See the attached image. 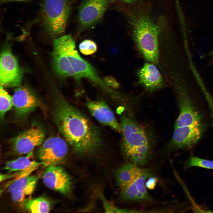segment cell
Returning <instances> with one entry per match:
<instances>
[{"label":"cell","mask_w":213,"mask_h":213,"mask_svg":"<svg viewBox=\"0 0 213 213\" xmlns=\"http://www.w3.org/2000/svg\"><path fill=\"white\" fill-rule=\"evenodd\" d=\"M54 117L59 132L76 153L89 156L99 149L102 141L98 128L82 112L63 98L55 102Z\"/></svg>","instance_id":"1"},{"label":"cell","mask_w":213,"mask_h":213,"mask_svg":"<svg viewBox=\"0 0 213 213\" xmlns=\"http://www.w3.org/2000/svg\"><path fill=\"white\" fill-rule=\"evenodd\" d=\"M149 6H136L128 12V22L138 49L148 62L159 63V39L168 26L164 15L155 14Z\"/></svg>","instance_id":"2"},{"label":"cell","mask_w":213,"mask_h":213,"mask_svg":"<svg viewBox=\"0 0 213 213\" xmlns=\"http://www.w3.org/2000/svg\"><path fill=\"white\" fill-rule=\"evenodd\" d=\"M53 66L59 75L78 80H90L106 93L111 89L105 83L93 67L79 55L71 35H64L54 39L52 54Z\"/></svg>","instance_id":"3"},{"label":"cell","mask_w":213,"mask_h":213,"mask_svg":"<svg viewBox=\"0 0 213 213\" xmlns=\"http://www.w3.org/2000/svg\"><path fill=\"white\" fill-rule=\"evenodd\" d=\"M70 11L69 0H42L39 14L41 26L50 36H58L65 31Z\"/></svg>","instance_id":"4"},{"label":"cell","mask_w":213,"mask_h":213,"mask_svg":"<svg viewBox=\"0 0 213 213\" xmlns=\"http://www.w3.org/2000/svg\"><path fill=\"white\" fill-rule=\"evenodd\" d=\"M120 125L122 135L121 150L126 157L141 150L151 149V145L144 129L129 116L121 115Z\"/></svg>","instance_id":"5"},{"label":"cell","mask_w":213,"mask_h":213,"mask_svg":"<svg viewBox=\"0 0 213 213\" xmlns=\"http://www.w3.org/2000/svg\"><path fill=\"white\" fill-rule=\"evenodd\" d=\"M206 128V125L203 122L174 128L172 136L168 143V149L173 151L191 148L201 139Z\"/></svg>","instance_id":"6"},{"label":"cell","mask_w":213,"mask_h":213,"mask_svg":"<svg viewBox=\"0 0 213 213\" xmlns=\"http://www.w3.org/2000/svg\"><path fill=\"white\" fill-rule=\"evenodd\" d=\"M66 141L58 137L47 139L38 151L39 159L44 167L60 165L65 159L68 152Z\"/></svg>","instance_id":"7"},{"label":"cell","mask_w":213,"mask_h":213,"mask_svg":"<svg viewBox=\"0 0 213 213\" xmlns=\"http://www.w3.org/2000/svg\"><path fill=\"white\" fill-rule=\"evenodd\" d=\"M177 92L180 113L175 122L174 128L202 122V116L196 108L187 90L178 87Z\"/></svg>","instance_id":"8"},{"label":"cell","mask_w":213,"mask_h":213,"mask_svg":"<svg viewBox=\"0 0 213 213\" xmlns=\"http://www.w3.org/2000/svg\"><path fill=\"white\" fill-rule=\"evenodd\" d=\"M22 77V71L16 57L9 49H5L0 56V86L18 87L21 84Z\"/></svg>","instance_id":"9"},{"label":"cell","mask_w":213,"mask_h":213,"mask_svg":"<svg viewBox=\"0 0 213 213\" xmlns=\"http://www.w3.org/2000/svg\"><path fill=\"white\" fill-rule=\"evenodd\" d=\"M109 0H84L78 9L79 23L83 28L90 27L102 19Z\"/></svg>","instance_id":"10"},{"label":"cell","mask_w":213,"mask_h":213,"mask_svg":"<svg viewBox=\"0 0 213 213\" xmlns=\"http://www.w3.org/2000/svg\"><path fill=\"white\" fill-rule=\"evenodd\" d=\"M44 136L42 129L34 125L11 140L12 149L15 154L18 155L28 154L32 152L35 147L42 143Z\"/></svg>","instance_id":"11"},{"label":"cell","mask_w":213,"mask_h":213,"mask_svg":"<svg viewBox=\"0 0 213 213\" xmlns=\"http://www.w3.org/2000/svg\"><path fill=\"white\" fill-rule=\"evenodd\" d=\"M42 178L44 184L50 189L64 194H67L71 191V178L60 165L45 167Z\"/></svg>","instance_id":"12"},{"label":"cell","mask_w":213,"mask_h":213,"mask_svg":"<svg viewBox=\"0 0 213 213\" xmlns=\"http://www.w3.org/2000/svg\"><path fill=\"white\" fill-rule=\"evenodd\" d=\"M151 169H143L140 175L132 183L120 188L121 196L124 201H135L143 200L152 201L145 186L146 180L152 176Z\"/></svg>","instance_id":"13"},{"label":"cell","mask_w":213,"mask_h":213,"mask_svg":"<svg viewBox=\"0 0 213 213\" xmlns=\"http://www.w3.org/2000/svg\"><path fill=\"white\" fill-rule=\"evenodd\" d=\"M86 105L91 114L98 121L121 133L120 123L118 122L112 111L104 101L88 100L86 102Z\"/></svg>","instance_id":"14"},{"label":"cell","mask_w":213,"mask_h":213,"mask_svg":"<svg viewBox=\"0 0 213 213\" xmlns=\"http://www.w3.org/2000/svg\"><path fill=\"white\" fill-rule=\"evenodd\" d=\"M12 97L15 112L20 116L29 114L38 105L36 97L29 90L24 87L17 88Z\"/></svg>","instance_id":"15"},{"label":"cell","mask_w":213,"mask_h":213,"mask_svg":"<svg viewBox=\"0 0 213 213\" xmlns=\"http://www.w3.org/2000/svg\"><path fill=\"white\" fill-rule=\"evenodd\" d=\"M38 177L35 175H28L16 180L9 185L8 190L13 201L22 203L31 195L35 189Z\"/></svg>","instance_id":"16"},{"label":"cell","mask_w":213,"mask_h":213,"mask_svg":"<svg viewBox=\"0 0 213 213\" xmlns=\"http://www.w3.org/2000/svg\"><path fill=\"white\" fill-rule=\"evenodd\" d=\"M138 77L140 83L145 88L152 91L164 85L162 77L156 64L147 62L138 70Z\"/></svg>","instance_id":"17"},{"label":"cell","mask_w":213,"mask_h":213,"mask_svg":"<svg viewBox=\"0 0 213 213\" xmlns=\"http://www.w3.org/2000/svg\"><path fill=\"white\" fill-rule=\"evenodd\" d=\"M143 169L133 163L125 164L117 171L116 179L120 188L129 185L133 181L141 174Z\"/></svg>","instance_id":"18"},{"label":"cell","mask_w":213,"mask_h":213,"mask_svg":"<svg viewBox=\"0 0 213 213\" xmlns=\"http://www.w3.org/2000/svg\"><path fill=\"white\" fill-rule=\"evenodd\" d=\"M21 204L25 209L31 213H48L52 207L50 201L43 196L27 199Z\"/></svg>","instance_id":"19"},{"label":"cell","mask_w":213,"mask_h":213,"mask_svg":"<svg viewBox=\"0 0 213 213\" xmlns=\"http://www.w3.org/2000/svg\"><path fill=\"white\" fill-rule=\"evenodd\" d=\"M32 152L28 154L27 156L19 157L7 162L4 169L9 173L25 170L36 165H42L41 162H38L31 160L30 157Z\"/></svg>","instance_id":"20"},{"label":"cell","mask_w":213,"mask_h":213,"mask_svg":"<svg viewBox=\"0 0 213 213\" xmlns=\"http://www.w3.org/2000/svg\"><path fill=\"white\" fill-rule=\"evenodd\" d=\"M185 170L192 167H198L207 169H213V161L203 159L192 156L183 162Z\"/></svg>","instance_id":"21"},{"label":"cell","mask_w":213,"mask_h":213,"mask_svg":"<svg viewBox=\"0 0 213 213\" xmlns=\"http://www.w3.org/2000/svg\"><path fill=\"white\" fill-rule=\"evenodd\" d=\"M13 106L12 97L0 86V114L1 118L4 116L7 112L10 110Z\"/></svg>","instance_id":"22"},{"label":"cell","mask_w":213,"mask_h":213,"mask_svg":"<svg viewBox=\"0 0 213 213\" xmlns=\"http://www.w3.org/2000/svg\"><path fill=\"white\" fill-rule=\"evenodd\" d=\"M79 49L83 54L89 55L92 54L96 51L97 46L93 41L86 39L81 42L79 45Z\"/></svg>","instance_id":"23"},{"label":"cell","mask_w":213,"mask_h":213,"mask_svg":"<svg viewBox=\"0 0 213 213\" xmlns=\"http://www.w3.org/2000/svg\"><path fill=\"white\" fill-rule=\"evenodd\" d=\"M100 198L105 212L127 213L130 212L128 210L119 208L114 206L106 200L102 195L100 196Z\"/></svg>","instance_id":"24"},{"label":"cell","mask_w":213,"mask_h":213,"mask_svg":"<svg viewBox=\"0 0 213 213\" xmlns=\"http://www.w3.org/2000/svg\"><path fill=\"white\" fill-rule=\"evenodd\" d=\"M104 80L106 84L111 88L118 89L120 86L118 82L112 76H108L105 77Z\"/></svg>","instance_id":"25"},{"label":"cell","mask_w":213,"mask_h":213,"mask_svg":"<svg viewBox=\"0 0 213 213\" xmlns=\"http://www.w3.org/2000/svg\"><path fill=\"white\" fill-rule=\"evenodd\" d=\"M157 182V180L156 178L151 176L147 179L146 186L149 189H153L155 187Z\"/></svg>","instance_id":"26"},{"label":"cell","mask_w":213,"mask_h":213,"mask_svg":"<svg viewBox=\"0 0 213 213\" xmlns=\"http://www.w3.org/2000/svg\"><path fill=\"white\" fill-rule=\"evenodd\" d=\"M30 1V0H0L1 4H4L6 3L12 1H22L28 2Z\"/></svg>","instance_id":"27"},{"label":"cell","mask_w":213,"mask_h":213,"mask_svg":"<svg viewBox=\"0 0 213 213\" xmlns=\"http://www.w3.org/2000/svg\"><path fill=\"white\" fill-rule=\"evenodd\" d=\"M111 2L117 1H121L127 3H131L135 2L137 0H109Z\"/></svg>","instance_id":"28"}]
</instances>
